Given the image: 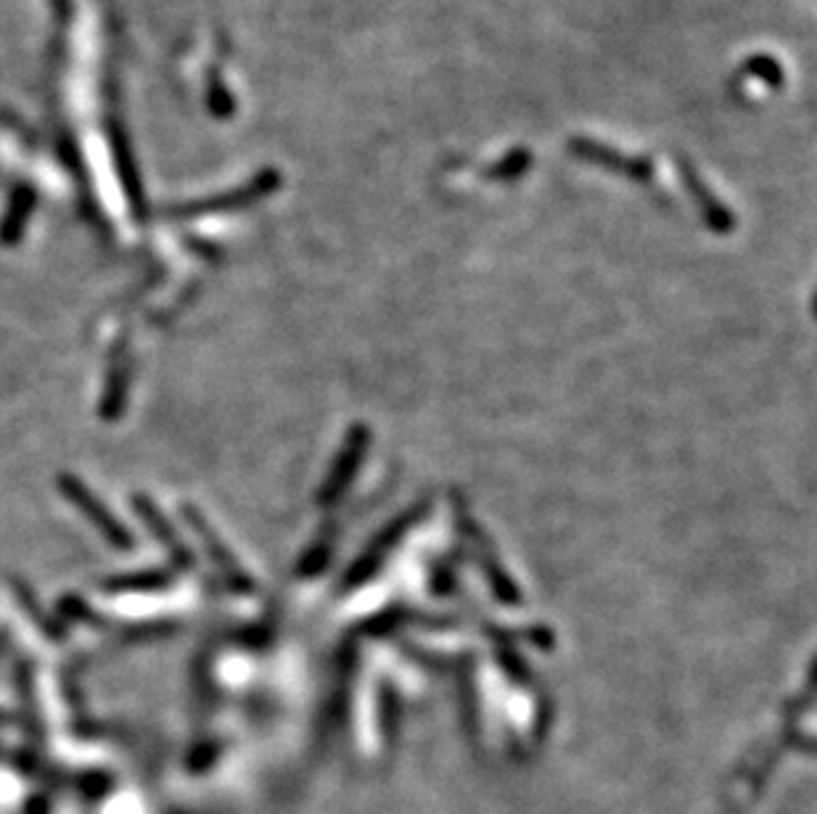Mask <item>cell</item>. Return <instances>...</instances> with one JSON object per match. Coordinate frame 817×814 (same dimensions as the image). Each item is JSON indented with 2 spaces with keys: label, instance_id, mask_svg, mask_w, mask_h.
Returning <instances> with one entry per match:
<instances>
[{
  "label": "cell",
  "instance_id": "1",
  "mask_svg": "<svg viewBox=\"0 0 817 814\" xmlns=\"http://www.w3.org/2000/svg\"><path fill=\"white\" fill-rule=\"evenodd\" d=\"M59 487H61V492H64V498L70 500L74 508L82 510V513H85V519L91 521L93 527L99 529V532L104 535L109 542L116 545V548H133V537H130L127 529L114 519L112 510H109L99 498H95L91 489L82 485L80 479H74V476H70V474H61L59 476Z\"/></svg>",
  "mask_w": 817,
  "mask_h": 814
},
{
  "label": "cell",
  "instance_id": "2",
  "mask_svg": "<svg viewBox=\"0 0 817 814\" xmlns=\"http://www.w3.org/2000/svg\"><path fill=\"white\" fill-rule=\"evenodd\" d=\"M185 516H188V523L194 527L198 540H202L204 548H207L212 563L223 571L225 582H228L236 592H252L254 590L252 577H246V571L242 569V566L233 561L231 550H225V545L219 542V537L215 532H212V527L202 519V513H196L194 508H185Z\"/></svg>",
  "mask_w": 817,
  "mask_h": 814
},
{
  "label": "cell",
  "instance_id": "3",
  "mask_svg": "<svg viewBox=\"0 0 817 814\" xmlns=\"http://www.w3.org/2000/svg\"><path fill=\"white\" fill-rule=\"evenodd\" d=\"M135 508H139L141 519L149 523L151 532L156 535V540H160L164 545V548H167L170 553H173V558H175L177 563H181V566H194V561H191L188 548H185V545L181 540H177V535L173 532V527H170V523L162 519L160 510L151 506V502L146 498L135 500Z\"/></svg>",
  "mask_w": 817,
  "mask_h": 814
},
{
  "label": "cell",
  "instance_id": "4",
  "mask_svg": "<svg viewBox=\"0 0 817 814\" xmlns=\"http://www.w3.org/2000/svg\"><path fill=\"white\" fill-rule=\"evenodd\" d=\"M170 582L167 571H149V574H135V577H116V582H109V590H154L164 588Z\"/></svg>",
  "mask_w": 817,
  "mask_h": 814
}]
</instances>
